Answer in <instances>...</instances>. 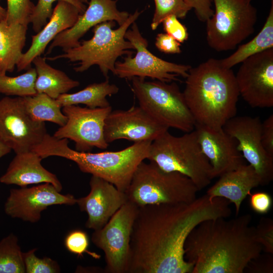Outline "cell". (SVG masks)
<instances>
[{"label": "cell", "instance_id": "obj_1", "mask_svg": "<svg viewBox=\"0 0 273 273\" xmlns=\"http://www.w3.org/2000/svg\"><path fill=\"white\" fill-rule=\"evenodd\" d=\"M231 202L206 194L189 203L138 207L130 237L126 273H192L185 244L202 221L232 214Z\"/></svg>", "mask_w": 273, "mask_h": 273}, {"label": "cell", "instance_id": "obj_2", "mask_svg": "<svg viewBox=\"0 0 273 273\" xmlns=\"http://www.w3.org/2000/svg\"><path fill=\"white\" fill-rule=\"evenodd\" d=\"M226 218L204 220L189 235L185 258L193 265L192 273H243L260 255L251 214Z\"/></svg>", "mask_w": 273, "mask_h": 273}, {"label": "cell", "instance_id": "obj_3", "mask_svg": "<svg viewBox=\"0 0 273 273\" xmlns=\"http://www.w3.org/2000/svg\"><path fill=\"white\" fill-rule=\"evenodd\" d=\"M183 93L196 124L218 130L236 114L240 94L235 75L220 60L210 58L191 67Z\"/></svg>", "mask_w": 273, "mask_h": 273}, {"label": "cell", "instance_id": "obj_4", "mask_svg": "<svg viewBox=\"0 0 273 273\" xmlns=\"http://www.w3.org/2000/svg\"><path fill=\"white\" fill-rule=\"evenodd\" d=\"M152 142L134 143L118 151L82 152L70 148L68 139L47 133L32 150L42 159L58 156L71 160L82 172L100 177L125 192L136 167L147 159Z\"/></svg>", "mask_w": 273, "mask_h": 273}, {"label": "cell", "instance_id": "obj_5", "mask_svg": "<svg viewBox=\"0 0 273 273\" xmlns=\"http://www.w3.org/2000/svg\"><path fill=\"white\" fill-rule=\"evenodd\" d=\"M142 12L136 10L130 14L126 21L117 29L114 21H108L95 26L93 36L82 40L77 47L63 50V54L46 59L55 61L66 59L70 62H78L74 68L76 72H83L91 66H98L106 79L111 72L115 73L117 59L123 55L132 56L134 50L130 41L125 38V34L130 26L138 19Z\"/></svg>", "mask_w": 273, "mask_h": 273}, {"label": "cell", "instance_id": "obj_6", "mask_svg": "<svg viewBox=\"0 0 273 273\" xmlns=\"http://www.w3.org/2000/svg\"><path fill=\"white\" fill-rule=\"evenodd\" d=\"M147 159L164 171L187 176L199 191L212 179L211 165L201 150L195 129L179 136L166 131L151 142Z\"/></svg>", "mask_w": 273, "mask_h": 273}, {"label": "cell", "instance_id": "obj_7", "mask_svg": "<svg viewBox=\"0 0 273 273\" xmlns=\"http://www.w3.org/2000/svg\"><path fill=\"white\" fill-rule=\"evenodd\" d=\"M198 191L185 175L164 171L153 162L143 161L136 167L125 193L128 201L140 207L191 202L197 198Z\"/></svg>", "mask_w": 273, "mask_h": 273}, {"label": "cell", "instance_id": "obj_8", "mask_svg": "<svg viewBox=\"0 0 273 273\" xmlns=\"http://www.w3.org/2000/svg\"><path fill=\"white\" fill-rule=\"evenodd\" d=\"M131 79L139 106L155 120L168 129L185 132L194 130L196 122L175 82L146 81L137 77Z\"/></svg>", "mask_w": 273, "mask_h": 273}, {"label": "cell", "instance_id": "obj_9", "mask_svg": "<svg viewBox=\"0 0 273 273\" xmlns=\"http://www.w3.org/2000/svg\"><path fill=\"white\" fill-rule=\"evenodd\" d=\"M215 10L206 22V40L217 52L228 51L253 33L257 10L251 0H212Z\"/></svg>", "mask_w": 273, "mask_h": 273}, {"label": "cell", "instance_id": "obj_10", "mask_svg": "<svg viewBox=\"0 0 273 273\" xmlns=\"http://www.w3.org/2000/svg\"><path fill=\"white\" fill-rule=\"evenodd\" d=\"M124 37L133 45L136 53L133 57L127 56L123 61H116L114 75L129 79L149 77L166 82L178 81L177 76L186 78L188 76L191 66L168 62L150 52L148 41L141 33L135 22L127 29Z\"/></svg>", "mask_w": 273, "mask_h": 273}, {"label": "cell", "instance_id": "obj_11", "mask_svg": "<svg viewBox=\"0 0 273 273\" xmlns=\"http://www.w3.org/2000/svg\"><path fill=\"white\" fill-rule=\"evenodd\" d=\"M138 206L127 201L92 235L93 244L104 253L107 273H126L130 237Z\"/></svg>", "mask_w": 273, "mask_h": 273}, {"label": "cell", "instance_id": "obj_12", "mask_svg": "<svg viewBox=\"0 0 273 273\" xmlns=\"http://www.w3.org/2000/svg\"><path fill=\"white\" fill-rule=\"evenodd\" d=\"M48 133L45 123L32 119L22 97L0 100V141L15 154L31 151Z\"/></svg>", "mask_w": 273, "mask_h": 273}, {"label": "cell", "instance_id": "obj_13", "mask_svg": "<svg viewBox=\"0 0 273 273\" xmlns=\"http://www.w3.org/2000/svg\"><path fill=\"white\" fill-rule=\"evenodd\" d=\"M67 122L55 131L56 138L67 139L75 143V150L90 152L94 147L105 149L109 146L104 137L106 118L112 111L111 106L90 108L77 105L62 107Z\"/></svg>", "mask_w": 273, "mask_h": 273}, {"label": "cell", "instance_id": "obj_14", "mask_svg": "<svg viewBox=\"0 0 273 273\" xmlns=\"http://www.w3.org/2000/svg\"><path fill=\"white\" fill-rule=\"evenodd\" d=\"M240 95L252 107L273 106V48L241 62L235 75Z\"/></svg>", "mask_w": 273, "mask_h": 273}, {"label": "cell", "instance_id": "obj_15", "mask_svg": "<svg viewBox=\"0 0 273 273\" xmlns=\"http://www.w3.org/2000/svg\"><path fill=\"white\" fill-rule=\"evenodd\" d=\"M261 122L259 117L234 116L222 128L235 139L237 148L244 159L259 176L261 185L269 183L273 178V157L263 148L261 140Z\"/></svg>", "mask_w": 273, "mask_h": 273}, {"label": "cell", "instance_id": "obj_16", "mask_svg": "<svg viewBox=\"0 0 273 273\" xmlns=\"http://www.w3.org/2000/svg\"><path fill=\"white\" fill-rule=\"evenodd\" d=\"M76 201L73 195L61 194L52 184L44 183L30 188L11 189L4 210L12 218L35 223L40 220L41 212L48 207L73 205Z\"/></svg>", "mask_w": 273, "mask_h": 273}, {"label": "cell", "instance_id": "obj_17", "mask_svg": "<svg viewBox=\"0 0 273 273\" xmlns=\"http://www.w3.org/2000/svg\"><path fill=\"white\" fill-rule=\"evenodd\" d=\"M168 129L140 106H133L127 110H112L105 120L104 137L108 144L120 139L153 141Z\"/></svg>", "mask_w": 273, "mask_h": 273}, {"label": "cell", "instance_id": "obj_18", "mask_svg": "<svg viewBox=\"0 0 273 273\" xmlns=\"http://www.w3.org/2000/svg\"><path fill=\"white\" fill-rule=\"evenodd\" d=\"M89 186V194L77 199L76 204L87 214L85 227L95 231L104 226L128 199L125 192L100 177L92 175Z\"/></svg>", "mask_w": 273, "mask_h": 273}, {"label": "cell", "instance_id": "obj_19", "mask_svg": "<svg viewBox=\"0 0 273 273\" xmlns=\"http://www.w3.org/2000/svg\"><path fill=\"white\" fill-rule=\"evenodd\" d=\"M117 0H89L84 12L80 14L74 24L57 35L52 41L47 54H50L57 47L63 50L78 46L79 39L97 24L108 21H114L120 26L127 19L129 14L120 11L117 7Z\"/></svg>", "mask_w": 273, "mask_h": 273}, {"label": "cell", "instance_id": "obj_20", "mask_svg": "<svg viewBox=\"0 0 273 273\" xmlns=\"http://www.w3.org/2000/svg\"><path fill=\"white\" fill-rule=\"evenodd\" d=\"M194 129L201 150L211 165L212 179L245 164L242 155L237 148L236 140L222 128L214 130L195 124Z\"/></svg>", "mask_w": 273, "mask_h": 273}, {"label": "cell", "instance_id": "obj_21", "mask_svg": "<svg viewBox=\"0 0 273 273\" xmlns=\"http://www.w3.org/2000/svg\"><path fill=\"white\" fill-rule=\"evenodd\" d=\"M80 14L79 10L74 5L65 1H58L47 23L36 34L32 36L29 48L23 54L16 66L18 71L29 69L33 59L44 53L48 45L57 35L72 27Z\"/></svg>", "mask_w": 273, "mask_h": 273}, {"label": "cell", "instance_id": "obj_22", "mask_svg": "<svg viewBox=\"0 0 273 273\" xmlns=\"http://www.w3.org/2000/svg\"><path fill=\"white\" fill-rule=\"evenodd\" d=\"M42 159L31 150L16 154L0 182L6 185H16L25 187L31 184L50 183L61 192L62 186L57 176L44 168Z\"/></svg>", "mask_w": 273, "mask_h": 273}, {"label": "cell", "instance_id": "obj_23", "mask_svg": "<svg viewBox=\"0 0 273 273\" xmlns=\"http://www.w3.org/2000/svg\"><path fill=\"white\" fill-rule=\"evenodd\" d=\"M219 177V179L208 189L206 194L210 198L222 197L233 203L236 216L239 215L241 204L251 193V190L261 185L259 176L249 164H242Z\"/></svg>", "mask_w": 273, "mask_h": 273}, {"label": "cell", "instance_id": "obj_24", "mask_svg": "<svg viewBox=\"0 0 273 273\" xmlns=\"http://www.w3.org/2000/svg\"><path fill=\"white\" fill-rule=\"evenodd\" d=\"M27 26L8 24L0 20V74L12 72L20 60L25 44Z\"/></svg>", "mask_w": 273, "mask_h": 273}, {"label": "cell", "instance_id": "obj_25", "mask_svg": "<svg viewBox=\"0 0 273 273\" xmlns=\"http://www.w3.org/2000/svg\"><path fill=\"white\" fill-rule=\"evenodd\" d=\"M36 71L35 89L36 93H43L57 99L60 95L79 85V81L70 78L65 72L56 69L46 62V58L38 56L32 62Z\"/></svg>", "mask_w": 273, "mask_h": 273}, {"label": "cell", "instance_id": "obj_26", "mask_svg": "<svg viewBox=\"0 0 273 273\" xmlns=\"http://www.w3.org/2000/svg\"><path fill=\"white\" fill-rule=\"evenodd\" d=\"M118 90L119 88L107 78L103 82L89 84L75 93L62 94L56 100L62 107L78 104L90 108L106 107L110 106L107 97L117 94Z\"/></svg>", "mask_w": 273, "mask_h": 273}, {"label": "cell", "instance_id": "obj_27", "mask_svg": "<svg viewBox=\"0 0 273 273\" xmlns=\"http://www.w3.org/2000/svg\"><path fill=\"white\" fill-rule=\"evenodd\" d=\"M270 48H273V0L260 31L250 41L240 46L233 54L221 59V62L225 67L232 68L250 56Z\"/></svg>", "mask_w": 273, "mask_h": 273}, {"label": "cell", "instance_id": "obj_28", "mask_svg": "<svg viewBox=\"0 0 273 273\" xmlns=\"http://www.w3.org/2000/svg\"><path fill=\"white\" fill-rule=\"evenodd\" d=\"M24 108L33 120L49 121L62 126L67 118L63 113L62 106L56 99L43 93H36L31 96L22 97Z\"/></svg>", "mask_w": 273, "mask_h": 273}, {"label": "cell", "instance_id": "obj_29", "mask_svg": "<svg viewBox=\"0 0 273 273\" xmlns=\"http://www.w3.org/2000/svg\"><path fill=\"white\" fill-rule=\"evenodd\" d=\"M23 252L18 239L11 233L0 241V273H24Z\"/></svg>", "mask_w": 273, "mask_h": 273}, {"label": "cell", "instance_id": "obj_30", "mask_svg": "<svg viewBox=\"0 0 273 273\" xmlns=\"http://www.w3.org/2000/svg\"><path fill=\"white\" fill-rule=\"evenodd\" d=\"M36 75L35 68L30 67L24 73L15 77L0 74V93L19 97L33 96L36 94Z\"/></svg>", "mask_w": 273, "mask_h": 273}, {"label": "cell", "instance_id": "obj_31", "mask_svg": "<svg viewBox=\"0 0 273 273\" xmlns=\"http://www.w3.org/2000/svg\"><path fill=\"white\" fill-rule=\"evenodd\" d=\"M154 14L151 23L153 30H156L168 16L175 15L184 18L192 9L183 0H154Z\"/></svg>", "mask_w": 273, "mask_h": 273}, {"label": "cell", "instance_id": "obj_32", "mask_svg": "<svg viewBox=\"0 0 273 273\" xmlns=\"http://www.w3.org/2000/svg\"><path fill=\"white\" fill-rule=\"evenodd\" d=\"M65 1L76 7L80 14L85 10L86 6L78 0H38L35 5L29 23L35 33L38 32L47 23L53 13V4L55 1Z\"/></svg>", "mask_w": 273, "mask_h": 273}, {"label": "cell", "instance_id": "obj_33", "mask_svg": "<svg viewBox=\"0 0 273 273\" xmlns=\"http://www.w3.org/2000/svg\"><path fill=\"white\" fill-rule=\"evenodd\" d=\"M5 19L9 24H21L28 26L35 5L31 0H7Z\"/></svg>", "mask_w": 273, "mask_h": 273}, {"label": "cell", "instance_id": "obj_34", "mask_svg": "<svg viewBox=\"0 0 273 273\" xmlns=\"http://www.w3.org/2000/svg\"><path fill=\"white\" fill-rule=\"evenodd\" d=\"M36 249L23 253V257L27 273H57L60 272L58 263L51 258L37 257L35 252Z\"/></svg>", "mask_w": 273, "mask_h": 273}, {"label": "cell", "instance_id": "obj_35", "mask_svg": "<svg viewBox=\"0 0 273 273\" xmlns=\"http://www.w3.org/2000/svg\"><path fill=\"white\" fill-rule=\"evenodd\" d=\"M89 238L86 233L81 230H74L66 236L64 244L68 251L82 257L84 253H88Z\"/></svg>", "mask_w": 273, "mask_h": 273}, {"label": "cell", "instance_id": "obj_36", "mask_svg": "<svg viewBox=\"0 0 273 273\" xmlns=\"http://www.w3.org/2000/svg\"><path fill=\"white\" fill-rule=\"evenodd\" d=\"M255 228V236L262 249L273 254V221L270 218H261Z\"/></svg>", "mask_w": 273, "mask_h": 273}, {"label": "cell", "instance_id": "obj_37", "mask_svg": "<svg viewBox=\"0 0 273 273\" xmlns=\"http://www.w3.org/2000/svg\"><path fill=\"white\" fill-rule=\"evenodd\" d=\"M165 33L180 43L186 41L189 36L187 27L181 23L175 15L166 17L162 22Z\"/></svg>", "mask_w": 273, "mask_h": 273}, {"label": "cell", "instance_id": "obj_38", "mask_svg": "<svg viewBox=\"0 0 273 273\" xmlns=\"http://www.w3.org/2000/svg\"><path fill=\"white\" fill-rule=\"evenodd\" d=\"M250 204L251 208L257 213L266 214L271 209L272 200L271 196L264 192L250 193Z\"/></svg>", "mask_w": 273, "mask_h": 273}, {"label": "cell", "instance_id": "obj_39", "mask_svg": "<svg viewBox=\"0 0 273 273\" xmlns=\"http://www.w3.org/2000/svg\"><path fill=\"white\" fill-rule=\"evenodd\" d=\"M192 9H194L198 19L206 22L214 13L212 0H183Z\"/></svg>", "mask_w": 273, "mask_h": 273}, {"label": "cell", "instance_id": "obj_40", "mask_svg": "<svg viewBox=\"0 0 273 273\" xmlns=\"http://www.w3.org/2000/svg\"><path fill=\"white\" fill-rule=\"evenodd\" d=\"M155 44L158 50L166 54H179L181 52L180 43L166 33H158Z\"/></svg>", "mask_w": 273, "mask_h": 273}, {"label": "cell", "instance_id": "obj_41", "mask_svg": "<svg viewBox=\"0 0 273 273\" xmlns=\"http://www.w3.org/2000/svg\"><path fill=\"white\" fill-rule=\"evenodd\" d=\"M261 140L267 153L273 157V115L271 114L261 123Z\"/></svg>", "mask_w": 273, "mask_h": 273}, {"label": "cell", "instance_id": "obj_42", "mask_svg": "<svg viewBox=\"0 0 273 273\" xmlns=\"http://www.w3.org/2000/svg\"><path fill=\"white\" fill-rule=\"evenodd\" d=\"M11 151V149L0 141V158L9 154Z\"/></svg>", "mask_w": 273, "mask_h": 273}, {"label": "cell", "instance_id": "obj_43", "mask_svg": "<svg viewBox=\"0 0 273 273\" xmlns=\"http://www.w3.org/2000/svg\"><path fill=\"white\" fill-rule=\"evenodd\" d=\"M6 9L0 5V20H5L6 18Z\"/></svg>", "mask_w": 273, "mask_h": 273}, {"label": "cell", "instance_id": "obj_44", "mask_svg": "<svg viewBox=\"0 0 273 273\" xmlns=\"http://www.w3.org/2000/svg\"><path fill=\"white\" fill-rule=\"evenodd\" d=\"M79 2H80L81 3H83V4H88V2L89 1L88 0H78Z\"/></svg>", "mask_w": 273, "mask_h": 273}, {"label": "cell", "instance_id": "obj_45", "mask_svg": "<svg viewBox=\"0 0 273 273\" xmlns=\"http://www.w3.org/2000/svg\"><path fill=\"white\" fill-rule=\"evenodd\" d=\"M0 69H1V63H0Z\"/></svg>", "mask_w": 273, "mask_h": 273}, {"label": "cell", "instance_id": "obj_46", "mask_svg": "<svg viewBox=\"0 0 273 273\" xmlns=\"http://www.w3.org/2000/svg\"><path fill=\"white\" fill-rule=\"evenodd\" d=\"M252 1V0H251Z\"/></svg>", "mask_w": 273, "mask_h": 273}]
</instances>
